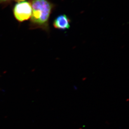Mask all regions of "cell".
<instances>
[{"instance_id":"2","label":"cell","mask_w":129,"mask_h":129,"mask_svg":"<svg viewBox=\"0 0 129 129\" xmlns=\"http://www.w3.org/2000/svg\"><path fill=\"white\" fill-rule=\"evenodd\" d=\"M17 1L14 9L15 18L20 22L29 19L32 11L30 3L26 0H17Z\"/></svg>"},{"instance_id":"3","label":"cell","mask_w":129,"mask_h":129,"mask_svg":"<svg viewBox=\"0 0 129 129\" xmlns=\"http://www.w3.org/2000/svg\"><path fill=\"white\" fill-rule=\"evenodd\" d=\"M71 20L66 15H60L55 18L53 22L55 28L59 30H64L70 28Z\"/></svg>"},{"instance_id":"1","label":"cell","mask_w":129,"mask_h":129,"mask_svg":"<svg viewBox=\"0 0 129 129\" xmlns=\"http://www.w3.org/2000/svg\"><path fill=\"white\" fill-rule=\"evenodd\" d=\"M30 24L33 28H39L49 32V20L55 6L49 0H31Z\"/></svg>"},{"instance_id":"4","label":"cell","mask_w":129,"mask_h":129,"mask_svg":"<svg viewBox=\"0 0 129 129\" xmlns=\"http://www.w3.org/2000/svg\"><path fill=\"white\" fill-rule=\"evenodd\" d=\"M11 1V0H0V4L6 2L8 1Z\"/></svg>"},{"instance_id":"5","label":"cell","mask_w":129,"mask_h":129,"mask_svg":"<svg viewBox=\"0 0 129 129\" xmlns=\"http://www.w3.org/2000/svg\"><path fill=\"white\" fill-rule=\"evenodd\" d=\"M73 89H74V90H78V86H77L76 85H74L73 87Z\"/></svg>"}]
</instances>
